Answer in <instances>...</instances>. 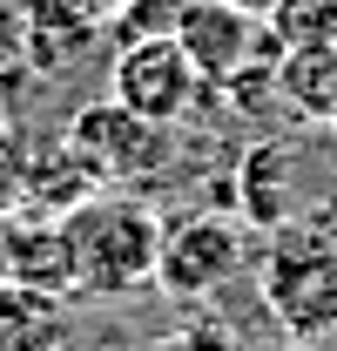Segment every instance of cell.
I'll use <instances>...</instances> for the list:
<instances>
[{
	"label": "cell",
	"instance_id": "obj_18",
	"mask_svg": "<svg viewBox=\"0 0 337 351\" xmlns=\"http://www.w3.org/2000/svg\"><path fill=\"white\" fill-rule=\"evenodd\" d=\"M149 351H203V345H196V338H155Z\"/></svg>",
	"mask_w": 337,
	"mask_h": 351
},
{
	"label": "cell",
	"instance_id": "obj_8",
	"mask_svg": "<svg viewBox=\"0 0 337 351\" xmlns=\"http://www.w3.org/2000/svg\"><path fill=\"white\" fill-rule=\"evenodd\" d=\"M290 182H297V169H290V149L284 142H250L243 156H236V176H229V196H236V217L250 223V230H284V223L297 217V196H290Z\"/></svg>",
	"mask_w": 337,
	"mask_h": 351
},
{
	"label": "cell",
	"instance_id": "obj_17",
	"mask_svg": "<svg viewBox=\"0 0 337 351\" xmlns=\"http://www.w3.org/2000/svg\"><path fill=\"white\" fill-rule=\"evenodd\" d=\"M75 7H82L88 21H101V27H115V14H122L128 0H75Z\"/></svg>",
	"mask_w": 337,
	"mask_h": 351
},
{
	"label": "cell",
	"instance_id": "obj_6",
	"mask_svg": "<svg viewBox=\"0 0 337 351\" xmlns=\"http://www.w3.org/2000/svg\"><path fill=\"white\" fill-rule=\"evenodd\" d=\"M175 41L196 61L203 82L223 88L243 61L263 54V14H243V7H229V0H189L182 21H175Z\"/></svg>",
	"mask_w": 337,
	"mask_h": 351
},
{
	"label": "cell",
	"instance_id": "obj_1",
	"mask_svg": "<svg viewBox=\"0 0 337 351\" xmlns=\"http://www.w3.org/2000/svg\"><path fill=\"white\" fill-rule=\"evenodd\" d=\"M68 270H75V298L95 304H115L155 284V257H162V217L122 196V189H95L88 203H75L68 217Z\"/></svg>",
	"mask_w": 337,
	"mask_h": 351
},
{
	"label": "cell",
	"instance_id": "obj_16",
	"mask_svg": "<svg viewBox=\"0 0 337 351\" xmlns=\"http://www.w3.org/2000/svg\"><path fill=\"white\" fill-rule=\"evenodd\" d=\"M182 7H189V0H128L122 14H115V34H122V41H149V34H175Z\"/></svg>",
	"mask_w": 337,
	"mask_h": 351
},
{
	"label": "cell",
	"instance_id": "obj_10",
	"mask_svg": "<svg viewBox=\"0 0 337 351\" xmlns=\"http://www.w3.org/2000/svg\"><path fill=\"white\" fill-rule=\"evenodd\" d=\"M95 189H101V182H95V169L68 149V135H27V189H21V210H34V217H68Z\"/></svg>",
	"mask_w": 337,
	"mask_h": 351
},
{
	"label": "cell",
	"instance_id": "obj_2",
	"mask_svg": "<svg viewBox=\"0 0 337 351\" xmlns=\"http://www.w3.org/2000/svg\"><path fill=\"white\" fill-rule=\"evenodd\" d=\"M263 311L277 317V331L290 345H317L337 331V230L290 217L284 230H270V250L256 270Z\"/></svg>",
	"mask_w": 337,
	"mask_h": 351
},
{
	"label": "cell",
	"instance_id": "obj_4",
	"mask_svg": "<svg viewBox=\"0 0 337 351\" xmlns=\"http://www.w3.org/2000/svg\"><path fill=\"white\" fill-rule=\"evenodd\" d=\"M61 135H68V149L95 169L101 189H142V182L168 162V129L162 122H142V115L122 108L115 95L75 108V122H68Z\"/></svg>",
	"mask_w": 337,
	"mask_h": 351
},
{
	"label": "cell",
	"instance_id": "obj_19",
	"mask_svg": "<svg viewBox=\"0 0 337 351\" xmlns=\"http://www.w3.org/2000/svg\"><path fill=\"white\" fill-rule=\"evenodd\" d=\"M229 7H243V14H263V21H270V7H277V0H229Z\"/></svg>",
	"mask_w": 337,
	"mask_h": 351
},
{
	"label": "cell",
	"instance_id": "obj_11",
	"mask_svg": "<svg viewBox=\"0 0 337 351\" xmlns=\"http://www.w3.org/2000/svg\"><path fill=\"white\" fill-rule=\"evenodd\" d=\"M277 101L297 122H337V41L277 47Z\"/></svg>",
	"mask_w": 337,
	"mask_h": 351
},
{
	"label": "cell",
	"instance_id": "obj_5",
	"mask_svg": "<svg viewBox=\"0 0 337 351\" xmlns=\"http://www.w3.org/2000/svg\"><path fill=\"white\" fill-rule=\"evenodd\" d=\"M108 95H115L122 108H135L142 122L175 129V122H189V115L203 108L210 82L196 75V61L182 54L175 34H149V41H122L115 68H108Z\"/></svg>",
	"mask_w": 337,
	"mask_h": 351
},
{
	"label": "cell",
	"instance_id": "obj_13",
	"mask_svg": "<svg viewBox=\"0 0 337 351\" xmlns=\"http://www.w3.org/2000/svg\"><path fill=\"white\" fill-rule=\"evenodd\" d=\"M277 47H310V41H337V0H277L263 21Z\"/></svg>",
	"mask_w": 337,
	"mask_h": 351
},
{
	"label": "cell",
	"instance_id": "obj_9",
	"mask_svg": "<svg viewBox=\"0 0 337 351\" xmlns=\"http://www.w3.org/2000/svg\"><path fill=\"white\" fill-rule=\"evenodd\" d=\"M0 351H75V317L61 291L0 277Z\"/></svg>",
	"mask_w": 337,
	"mask_h": 351
},
{
	"label": "cell",
	"instance_id": "obj_15",
	"mask_svg": "<svg viewBox=\"0 0 337 351\" xmlns=\"http://www.w3.org/2000/svg\"><path fill=\"white\" fill-rule=\"evenodd\" d=\"M27 189V129H14V115H0V217L21 210Z\"/></svg>",
	"mask_w": 337,
	"mask_h": 351
},
{
	"label": "cell",
	"instance_id": "obj_12",
	"mask_svg": "<svg viewBox=\"0 0 337 351\" xmlns=\"http://www.w3.org/2000/svg\"><path fill=\"white\" fill-rule=\"evenodd\" d=\"M21 14H27V41H34L41 82L47 75H68L88 47H95V34H101V21H88L75 0H21Z\"/></svg>",
	"mask_w": 337,
	"mask_h": 351
},
{
	"label": "cell",
	"instance_id": "obj_7",
	"mask_svg": "<svg viewBox=\"0 0 337 351\" xmlns=\"http://www.w3.org/2000/svg\"><path fill=\"white\" fill-rule=\"evenodd\" d=\"M0 277H21V284H41V291L75 298V270H68V230H61V217H34V210L0 217Z\"/></svg>",
	"mask_w": 337,
	"mask_h": 351
},
{
	"label": "cell",
	"instance_id": "obj_14",
	"mask_svg": "<svg viewBox=\"0 0 337 351\" xmlns=\"http://www.w3.org/2000/svg\"><path fill=\"white\" fill-rule=\"evenodd\" d=\"M34 82H41V68H34V41H27V14H21V0H0V95Z\"/></svg>",
	"mask_w": 337,
	"mask_h": 351
},
{
	"label": "cell",
	"instance_id": "obj_3",
	"mask_svg": "<svg viewBox=\"0 0 337 351\" xmlns=\"http://www.w3.org/2000/svg\"><path fill=\"white\" fill-rule=\"evenodd\" d=\"M250 263V223H229L223 210L162 223V257H155V291L175 304H210L229 291Z\"/></svg>",
	"mask_w": 337,
	"mask_h": 351
}]
</instances>
